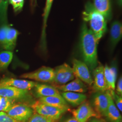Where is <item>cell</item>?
I'll use <instances>...</instances> for the list:
<instances>
[{"label":"cell","instance_id":"cell-1","mask_svg":"<svg viewBox=\"0 0 122 122\" xmlns=\"http://www.w3.org/2000/svg\"><path fill=\"white\" fill-rule=\"evenodd\" d=\"M98 42L86 23H83L80 36V48L84 62L92 69L98 63L97 44Z\"/></svg>","mask_w":122,"mask_h":122},{"label":"cell","instance_id":"cell-2","mask_svg":"<svg viewBox=\"0 0 122 122\" xmlns=\"http://www.w3.org/2000/svg\"><path fill=\"white\" fill-rule=\"evenodd\" d=\"M82 17L85 22H89L90 30L99 42L106 30V19L90 2H88L85 5V10L82 13Z\"/></svg>","mask_w":122,"mask_h":122},{"label":"cell","instance_id":"cell-3","mask_svg":"<svg viewBox=\"0 0 122 122\" xmlns=\"http://www.w3.org/2000/svg\"><path fill=\"white\" fill-rule=\"evenodd\" d=\"M31 108L36 113L49 118L54 121H58L62 115L67 111L65 109H62L46 105L37 101L33 104Z\"/></svg>","mask_w":122,"mask_h":122},{"label":"cell","instance_id":"cell-4","mask_svg":"<svg viewBox=\"0 0 122 122\" xmlns=\"http://www.w3.org/2000/svg\"><path fill=\"white\" fill-rule=\"evenodd\" d=\"M6 113L18 122H27L34 113V110L25 104H16L12 105Z\"/></svg>","mask_w":122,"mask_h":122},{"label":"cell","instance_id":"cell-5","mask_svg":"<svg viewBox=\"0 0 122 122\" xmlns=\"http://www.w3.org/2000/svg\"><path fill=\"white\" fill-rule=\"evenodd\" d=\"M20 77L43 82L52 83L54 78V70L44 66L34 71L23 74Z\"/></svg>","mask_w":122,"mask_h":122},{"label":"cell","instance_id":"cell-6","mask_svg":"<svg viewBox=\"0 0 122 122\" xmlns=\"http://www.w3.org/2000/svg\"><path fill=\"white\" fill-rule=\"evenodd\" d=\"M54 70V78L52 83L57 86L65 85L75 78L72 68L67 63L57 66Z\"/></svg>","mask_w":122,"mask_h":122},{"label":"cell","instance_id":"cell-7","mask_svg":"<svg viewBox=\"0 0 122 122\" xmlns=\"http://www.w3.org/2000/svg\"><path fill=\"white\" fill-rule=\"evenodd\" d=\"M72 65L73 73L76 78L89 85L93 84V80L87 65L84 62L74 59L72 61Z\"/></svg>","mask_w":122,"mask_h":122},{"label":"cell","instance_id":"cell-8","mask_svg":"<svg viewBox=\"0 0 122 122\" xmlns=\"http://www.w3.org/2000/svg\"><path fill=\"white\" fill-rule=\"evenodd\" d=\"M111 95L107 91L105 92H98L93 99L94 110L98 116H105L109 103Z\"/></svg>","mask_w":122,"mask_h":122},{"label":"cell","instance_id":"cell-9","mask_svg":"<svg viewBox=\"0 0 122 122\" xmlns=\"http://www.w3.org/2000/svg\"><path fill=\"white\" fill-rule=\"evenodd\" d=\"M73 117L79 122H87L92 117L98 118V115L88 103L84 102L77 109L71 111Z\"/></svg>","mask_w":122,"mask_h":122},{"label":"cell","instance_id":"cell-10","mask_svg":"<svg viewBox=\"0 0 122 122\" xmlns=\"http://www.w3.org/2000/svg\"><path fill=\"white\" fill-rule=\"evenodd\" d=\"M37 83L29 80L5 78L0 81V87L11 86L29 91L35 87Z\"/></svg>","mask_w":122,"mask_h":122},{"label":"cell","instance_id":"cell-11","mask_svg":"<svg viewBox=\"0 0 122 122\" xmlns=\"http://www.w3.org/2000/svg\"><path fill=\"white\" fill-rule=\"evenodd\" d=\"M93 86L94 91L97 92H105L108 91L104 75V66H98L94 69Z\"/></svg>","mask_w":122,"mask_h":122},{"label":"cell","instance_id":"cell-12","mask_svg":"<svg viewBox=\"0 0 122 122\" xmlns=\"http://www.w3.org/2000/svg\"><path fill=\"white\" fill-rule=\"evenodd\" d=\"M28 91L11 86H1L0 87V96L13 101L25 98Z\"/></svg>","mask_w":122,"mask_h":122},{"label":"cell","instance_id":"cell-13","mask_svg":"<svg viewBox=\"0 0 122 122\" xmlns=\"http://www.w3.org/2000/svg\"><path fill=\"white\" fill-rule=\"evenodd\" d=\"M56 88L63 92H73L77 93H85L87 92L86 86L81 80L76 78L73 81L65 85L56 86Z\"/></svg>","mask_w":122,"mask_h":122},{"label":"cell","instance_id":"cell-14","mask_svg":"<svg viewBox=\"0 0 122 122\" xmlns=\"http://www.w3.org/2000/svg\"><path fill=\"white\" fill-rule=\"evenodd\" d=\"M122 36V24L118 21H115L112 23L110 30V42L112 50L120 41Z\"/></svg>","mask_w":122,"mask_h":122},{"label":"cell","instance_id":"cell-15","mask_svg":"<svg viewBox=\"0 0 122 122\" xmlns=\"http://www.w3.org/2000/svg\"><path fill=\"white\" fill-rule=\"evenodd\" d=\"M40 102L46 105L62 109H69L66 102L61 95L58 96H51L39 98Z\"/></svg>","mask_w":122,"mask_h":122},{"label":"cell","instance_id":"cell-16","mask_svg":"<svg viewBox=\"0 0 122 122\" xmlns=\"http://www.w3.org/2000/svg\"><path fill=\"white\" fill-rule=\"evenodd\" d=\"M35 87L36 95L39 98L61 95L56 87L49 85L37 83Z\"/></svg>","mask_w":122,"mask_h":122},{"label":"cell","instance_id":"cell-17","mask_svg":"<svg viewBox=\"0 0 122 122\" xmlns=\"http://www.w3.org/2000/svg\"><path fill=\"white\" fill-rule=\"evenodd\" d=\"M61 96L64 99L73 106L81 105L86 100V96L82 93L73 92H63Z\"/></svg>","mask_w":122,"mask_h":122},{"label":"cell","instance_id":"cell-18","mask_svg":"<svg viewBox=\"0 0 122 122\" xmlns=\"http://www.w3.org/2000/svg\"><path fill=\"white\" fill-rule=\"evenodd\" d=\"M104 75L108 91H114L117 76L116 68L115 67H109L107 65H105L104 66Z\"/></svg>","mask_w":122,"mask_h":122},{"label":"cell","instance_id":"cell-19","mask_svg":"<svg viewBox=\"0 0 122 122\" xmlns=\"http://www.w3.org/2000/svg\"><path fill=\"white\" fill-rule=\"evenodd\" d=\"M110 122H122V116L120 111L115 105L111 96L105 116Z\"/></svg>","mask_w":122,"mask_h":122},{"label":"cell","instance_id":"cell-20","mask_svg":"<svg viewBox=\"0 0 122 122\" xmlns=\"http://www.w3.org/2000/svg\"><path fill=\"white\" fill-rule=\"evenodd\" d=\"M53 0H46L45 7L44 10L43 24L42 31L41 44V47L43 50H45L46 48V28L47 27V22L48 19V15L50 13L51 7L52 5Z\"/></svg>","mask_w":122,"mask_h":122},{"label":"cell","instance_id":"cell-21","mask_svg":"<svg viewBox=\"0 0 122 122\" xmlns=\"http://www.w3.org/2000/svg\"><path fill=\"white\" fill-rule=\"evenodd\" d=\"M95 7L106 19H110L111 16V7L110 0H93Z\"/></svg>","mask_w":122,"mask_h":122},{"label":"cell","instance_id":"cell-22","mask_svg":"<svg viewBox=\"0 0 122 122\" xmlns=\"http://www.w3.org/2000/svg\"><path fill=\"white\" fill-rule=\"evenodd\" d=\"M19 32L16 30L9 27L3 48L7 51H12L15 48Z\"/></svg>","mask_w":122,"mask_h":122},{"label":"cell","instance_id":"cell-23","mask_svg":"<svg viewBox=\"0 0 122 122\" xmlns=\"http://www.w3.org/2000/svg\"><path fill=\"white\" fill-rule=\"evenodd\" d=\"M13 52L10 51L0 52V69L4 70L10 63L13 58Z\"/></svg>","mask_w":122,"mask_h":122},{"label":"cell","instance_id":"cell-24","mask_svg":"<svg viewBox=\"0 0 122 122\" xmlns=\"http://www.w3.org/2000/svg\"><path fill=\"white\" fill-rule=\"evenodd\" d=\"M8 0H0V23L6 25L7 23Z\"/></svg>","mask_w":122,"mask_h":122},{"label":"cell","instance_id":"cell-25","mask_svg":"<svg viewBox=\"0 0 122 122\" xmlns=\"http://www.w3.org/2000/svg\"><path fill=\"white\" fill-rule=\"evenodd\" d=\"M13 105V100L1 96L0 100V112H7Z\"/></svg>","mask_w":122,"mask_h":122},{"label":"cell","instance_id":"cell-26","mask_svg":"<svg viewBox=\"0 0 122 122\" xmlns=\"http://www.w3.org/2000/svg\"><path fill=\"white\" fill-rule=\"evenodd\" d=\"M49 118L35 113H33L27 122H56Z\"/></svg>","mask_w":122,"mask_h":122},{"label":"cell","instance_id":"cell-27","mask_svg":"<svg viewBox=\"0 0 122 122\" xmlns=\"http://www.w3.org/2000/svg\"><path fill=\"white\" fill-rule=\"evenodd\" d=\"M112 97L113 101H114L115 105L117 107L118 109L121 112L122 111V96L118 95V94L114 92V91H109Z\"/></svg>","mask_w":122,"mask_h":122},{"label":"cell","instance_id":"cell-28","mask_svg":"<svg viewBox=\"0 0 122 122\" xmlns=\"http://www.w3.org/2000/svg\"><path fill=\"white\" fill-rule=\"evenodd\" d=\"M9 27L7 25H3L0 27V45L3 48L4 46L7 33Z\"/></svg>","mask_w":122,"mask_h":122},{"label":"cell","instance_id":"cell-29","mask_svg":"<svg viewBox=\"0 0 122 122\" xmlns=\"http://www.w3.org/2000/svg\"><path fill=\"white\" fill-rule=\"evenodd\" d=\"M9 2L12 5L15 12H17L22 10L25 0H9Z\"/></svg>","mask_w":122,"mask_h":122},{"label":"cell","instance_id":"cell-30","mask_svg":"<svg viewBox=\"0 0 122 122\" xmlns=\"http://www.w3.org/2000/svg\"><path fill=\"white\" fill-rule=\"evenodd\" d=\"M0 122H19L4 112H0Z\"/></svg>","mask_w":122,"mask_h":122},{"label":"cell","instance_id":"cell-31","mask_svg":"<svg viewBox=\"0 0 122 122\" xmlns=\"http://www.w3.org/2000/svg\"><path fill=\"white\" fill-rule=\"evenodd\" d=\"M116 93L118 95L120 96H122V77L121 76L118 81L116 89Z\"/></svg>","mask_w":122,"mask_h":122},{"label":"cell","instance_id":"cell-32","mask_svg":"<svg viewBox=\"0 0 122 122\" xmlns=\"http://www.w3.org/2000/svg\"><path fill=\"white\" fill-rule=\"evenodd\" d=\"M89 122H104L102 119L98 118H92Z\"/></svg>","mask_w":122,"mask_h":122},{"label":"cell","instance_id":"cell-33","mask_svg":"<svg viewBox=\"0 0 122 122\" xmlns=\"http://www.w3.org/2000/svg\"><path fill=\"white\" fill-rule=\"evenodd\" d=\"M64 122H79L78 120H77L74 117L69 118L67 119Z\"/></svg>","mask_w":122,"mask_h":122},{"label":"cell","instance_id":"cell-34","mask_svg":"<svg viewBox=\"0 0 122 122\" xmlns=\"http://www.w3.org/2000/svg\"><path fill=\"white\" fill-rule=\"evenodd\" d=\"M117 0V2L118 5L120 6H122V0Z\"/></svg>","mask_w":122,"mask_h":122},{"label":"cell","instance_id":"cell-35","mask_svg":"<svg viewBox=\"0 0 122 122\" xmlns=\"http://www.w3.org/2000/svg\"><path fill=\"white\" fill-rule=\"evenodd\" d=\"M34 0H31L32 4H33V2H34Z\"/></svg>","mask_w":122,"mask_h":122}]
</instances>
